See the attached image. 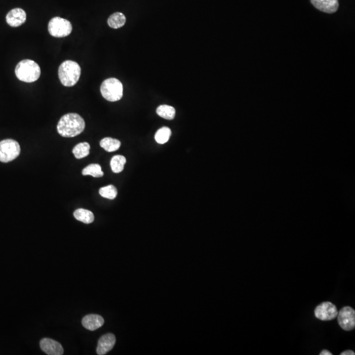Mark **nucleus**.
<instances>
[{"mask_svg": "<svg viewBox=\"0 0 355 355\" xmlns=\"http://www.w3.org/2000/svg\"><path fill=\"white\" fill-rule=\"evenodd\" d=\"M85 121L80 114L68 113L60 119L57 129L63 137L72 138L85 131Z\"/></svg>", "mask_w": 355, "mask_h": 355, "instance_id": "nucleus-1", "label": "nucleus"}, {"mask_svg": "<svg viewBox=\"0 0 355 355\" xmlns=\"http://www.w3.org/2000/svg\"><path fill=\"white\" fill-rule=\"evenodd\" d=\"M341 355H354L355 353L352 350H347L341 352Z\"/></svg>", "mask_w": 355, "mask_h": 355, "instance_id": "nucleus-23", "label": "nucleus"}, {"mask_svg": "<svg viewBox=\"0 0 355 355\" xmlns=\"http://www.w3.org/2000/svg\"><path fill=\"white\" fill-rule=\"evenodd\" d=\"M74 217L78 221L84 222L85 224H91L94 220L93 213L89 210H87V209H77L74 211Z\"/></svg>", "mask_w": 355, "mask_h": 355, "instance_id": "nucleus-15", "label": "nucleus"}, {"mask_svg": "<svg viewBox=\"0 0 355 355\" xmlns=\"http://www.w3.org/2000/svg\"><path fill=\"white\" fill-rule=\"evenodd\" d=\"M127 160L124 156L115 155L111 159V165L112 171L114 173H120L124 170Z\"/></svg>", "mask_w": 355, "mask_h": 355, "instance_id": "nucleus-19", "label": "nucleus"}, {"mask_svg": "<svg viewBox=\"0 0 355 355\" xmlns=\"http://www.w3.org/2000/svg\"><path fill=\"white\" fill-rule=\"evenodd\" d=\"M336 306L331 302H324L317 306L314 310V315L317 319L322 321H330L334 320L337 317Z\"/></svg>", "mask_w": 355, "mask_h": 355, "instance_id": "nucleus-8", "label": "nucleus"}, {"mask_svg": "<svg viewBox=\"0 0 355 355\" xmlns=\"http://www.w3.org/2000/svg\"><path fill=\"white\" fill-rule=\"evenodd\" d=\"M82 173H83L84 176L90 175L95 178L102 177L103 175H104L102 170H101L100 165L98 164L88 165V166L83 169Z\"/></svg>", "mask_w": 355, "mask_h": 355, "instance_id": "nucleus-20", "label": "nucleus"}, {"mask_svg": "<svg viewBox=\"0 0 355 355\" xmlns=\"http://www.w3.org/2000/svg\"><path fill=\"white\" fill-rule=\"evenodd\" d=\"M21 153L19 143L12 139L0 142V162L9 163L18 157Z\"/></svg>", "mask_w": 355, "mask_h": 355, "instance_id": "nucleus-6", "label": "nucleus"}, {"mask_svg": "<svg viewBox=\"0 0 355 355\" xmlns=\"http://www.w3.org/2000/svg\"><path fill=\"white\" fill-rule=\"evenodd\" d=\"M15 72L19 81L32 83L38 80L41 74V69L38 64L34 61L24 59L17 64Z\"/></svg>", "mask_w": 355, "mask_h": 355, "instance_id": "nucleus-3", "label": "nucleus"}, {"mask_svg": "<svg viewBox=\"0 0 355 355\" xmlns=\"http://www.w3.org/2000/svg\"><path fill=\"white\" fill-rule=\"evenodd\" d=\"M116 342L115 336L112 334H107L101 337L98 341L97 347V354L104 355L109 352L113 348Z\"/></svg>", "mask_w": 355, "mask_h": 355, "instance_id": "nucleus-11", "label": "nucleus"}, {"mask_svg": "<svg viewBox=\"0 0 355 355\" xmlns=\"http://www.w3.org/2000/svg\"><path fill=\"white\" fill-rule=\"evenodd\" d=\"M120 141L112 138H105L101 140L100 146L107 152H113L120 148Z\"/></svg>", "mask_w": 355, "mask_h": 355, "instance_id": "nucleus-16", "label": "nucleus"}, {"mask_svg": "<svg viewBox=\"0 0 355 355\" xmlns=\"http://www.w3.org/2000/svg\"><path fill=\"white\" fill-rule=\"evenodd\" d=\"M90 145L87 142L78 143L72 149L75 157L76 159H83L86 157L90 154Z\"/></svg>", "mask_w": 355, "mask_h": 355, "instance_id": "nucleus-18", "label": "nucleus"}, {"mask_svg": "<svg viewBox=\"0 0 355 355\" xmlns=\"http://www.w3.org/2000/svg\"><path fill=\"white\" fill-rule=\"evenodd\" d=\"M82 324L86 329L95 331L103 325L104 319L100 315L89 314L84 317L83 321H82Z\"/></svg>", "mask_w": 355, "mask_h": 355, "instance_id": "nucleus-13", "label": "nucleus"}, {"mask_svg": "<svg viewBox=\"0 0 355 355\" xmlns=\"http://www.w3.org/2000/svg\"><path fill=\"white\" fill-rule=\"evenodd\" d=\"M81 75V66L74 61H65L59 66V78L64 87H74L80 79Z\"/></svg>", "mask_w": 355, "mask_h": 355, "instance_id": "nucleus-2", "label": "nucleus"}, {"mask_svg": "<svg viewBox=\"0 0 355 355\" xmlns=\"http://www.w3.org/2000/svg\"><path fill=\"white\" fill-rule=\"evenodd\" d=\"M41 349L45 353L49 355H62L64 349L62 345L54 339L44 338L40 343Z\"/></svg>", "mask_w": 355, "mask_h": 355, "instance_id": "nucleus-10", "label": "nucleus"}, {"mask_svg": "<svg viewBox=\"0 0 355 355\" xmlns=\"http://www.w3.org/2000/svg\"><path fill=\"white\" fill-rule=\"evenodd\" d=\"M337 321L343 330L349 332L355 328V311L350 306H344L337 314Z\"/></svg>", "mask_w": 355, "mask_h": 355, "instance_id": "nucleus-7", "label": "nucleus"}, {"mask_svg": "<svg viewBox=\"0 0 355 355\" xmlns=\"http://www.w3.org/2000/svg\"><path fill=\"white\" fill-rule=\"evenodd\" d=\"M100 91L105 100L115 102L123 98V85L117 78H107L101 84Z\"/></svg>", "mask_w": 355, "mask_h": 355, "instance_id": "nucleus-4", "label": "nucleus"}, {"mask_svg": "<svg viewBox=\"0 0 355 355\" xmlns=\"http://www.w3.org/2000/svg\"><path fill=\"white\" fill-rule=\"evenodd\" d=\"M99 193L103 198L109 200H114L117 195L118 191L115 187L112 185H109V186L101 187Z\"/></svg>", "mask_w": 355, "mask_h": 355, "instance_id": "nucleus-22", "label": "nucleus"}, {"mask_svg": "<svg viewBox=\"0 0 355 355\" xmlns=\"http://www.w3.org/2000/svg\"><path fill=\"white\" fill-rule=\"evenodd\" d=\"M26 20V13L21 8H15L6 15V22L12 27H19L23 25Z\"/></svg>", "mask_w": 355, "mask_h": 355, "instance_id": "nucleus-9", "label": "nucleus"}, {"mask_svg": "<svg viewBox=\"0 0 355 355\" xmlns=\"http://www.w3.org/2000/svg\"><path fill=\"white\" fill-rule=\"evenodd\" d=\"M321 355H332V352H330L329 350H322L321 352V353H320Z\"/></svg>", "mask_w": 355, "mask_h": 355, "instance_id": "nucleus-24", "label": "nucleus"}, {"mask_svg": "<svg viewBox=\"0 0 355 355\" xmlns=\"http://www.w3.org/2000/svg\"><path fill=\"white\" fill-rule=\"evenodd\" d=\"M156 113L159 116L167 120H173L175 118L176 110L170 105H162L156 109Z\"/></svg>", "mask_w": 355, "mask_h": 355, "instance_id": "nucleus-17", "label": "nucleus"}, {"mask_svg": "<svg viewBox=\"0 0 355 355\" xmlns=\"http://www.w3.org/2000/svg\"><path fill=\"white\" fill-rule=\"evenodd\" d=\"M171 130L168 127H163L156 132L155 139L160 144H164L168 142L171 136Z\"/></svg>", "mask_w": 355, "mask_h": 355, "instance_id": "nucleus-21", "label": "nucleus"}, {"mask_svg": "<svg viewBox=\"0 0 355 355\" xmlns=\"http://www.w3.org/2000/svg\"><path fill=\"white\" fill-rule=\"evenodd\" d=\"M126 17L122 13L116 12L112 14L107 20L108 25L114 29H118L125 25Z\"/></svg>", "mask_w": 355, "mask_h": 355, "instance_id": "nucleus-14", "label": "nucleus"}, {"mask_svg": "<svg viewBox=\"0 0 355 355\" xmlns=\"http://www.w3.org/2000/svg\"><path fill=\"white\" fill-rule=\"evenodd\" d=\"M48 31L51 36L64 37L69 36L72 31L71 23L67 19L56 17L50 20L48 24Z\"/></svg>", "mask_w": 355, "mask_h": 355, "instance_id": "nucleus-5", "label": "nucleus"}, {"mask_svg": "<svg viewBox=\"0 0 355 355\" xmlns=\"http://www.w3.org/2000/svg\"><path fill=\"white\" fill-rule=\"evenodd\" d=\"M313 6L326 13L336 12L339 8L338 0H310Z\"/></svg>", "mask_w": 355, "mask_h": 355, "instance_id": "nucleus-12", "label": "nucleus"}]
</instances>
